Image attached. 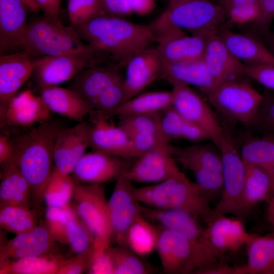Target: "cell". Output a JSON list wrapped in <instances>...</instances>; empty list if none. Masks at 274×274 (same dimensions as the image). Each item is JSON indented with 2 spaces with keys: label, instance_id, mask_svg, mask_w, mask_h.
<instances>
[{
  "label": "cell",
  "instance_id": "cell-1",
  "mask_svg": "<svg viewBox=\"0 0 274 274\" xmlns=\"http://www.w3.org/2000/svg\"><path fill=\"white\" fill-rule=\"evenodd\" d=\"M81 39L92 49L99 64L124 68L129 58L155 42L150 25L133 23L124 18L108 15L98 16L74 27Z\"/></svg>",
  "mask_w": 274,
  "mask_h": 274
},
{
  "label": "cell",
  "instance_id": "cell-2",
  "mask_svg": "<svg viewBox=\"0 0 274 274\" xmlns=\"http://www.w3.org/2000/svg\"><path fill=\"white\" fill-rule=\"evenodd\" d=\"M61 128L48 120L12 140L14 151L10 161L28 181L32 198L38 204L54 168V148Z\"/></svg>",
  "mask_w": 274,
  "mask_h": 274
},
{
  "label": "cell",
  "instance_id": "cell-3",
  "mask_svg": "<svg viewBox=\"0 0 274 274\" xmlns=\"http://www.w3.org/2000/svg\"><path fill=\"white\" fill-rule=\"evenodd\" d=\"M134 194L137 200L146 206L181 210L206 223L217 214L197 184L180 170L161 182L134 187Z\"/></svg>",
  "mask_w": 274,
  "mask_h": 274
},
{
  "label": "cell",
  "instance_id": "cell-4",
  "mask_svg": "<svg viewBox=\"0 0 274 274\" xmlns=\"http://www.w3.org/2000/svg\"><path fill=\"white\" fill-rule=\"evenodd\" d=\"M18 48L33 58L78 53L94 57L92 49L81 39L74 26H64L59 18L44 15L28 22Z\"/></svg>",
  "mask_w": 274,
  "mask_h": 274
},
{
  "label": "cell",
  "instance_id": "cell-5",
  "mask_svg": "<svg viewBox=\"0 0 274 274\" xmlns=\"http://www.w3.org/2000/svg\"><path fill=\"white\" fill-rule=\"evenodd\" d=\"M158 226L156 250L164 273H195L216 263L218 257L205 244Z\"/></svg>",
  "mask_w": 274,
  "mask_h": 274
},
{
  "label": "cell",
  "instance_id": "cell-6",
  "mask_svg": "<svg viewBox=\"0 0 274 274\" xmlns=\"http://www.w3.org/2000/svg\"><path fill=\"white\" fill-rule=\"evenodd\" d=\"M156 20L206 37L217 34L228 22L225 10L213 0H169Z\"/></svg>",
  "mask_w": 274,
  "mask_h": 274
},
{
  "label": "cell",
  "instance_id": "cell-7",
  "mask_svg": "<svg viewBox=\"0 0 274 274\" xmlns=\"http://www.w3.org/2000/svg\"><path fill=\"white\" fill-rule=\"evenodd\" d=\"M72 200L77 215L94 237L93 257L103 254L112 240L104 187L101 184L75 182Z\"/></svg>",
  "mask_w": 274,
  "mask_h": 274
},
{
  "label": "cell",
  "instance_id": "cell-8",
  "mask_svg": "<svg viewBox=\"0 0 274 274\" xmlns=\"http://www.w3.org/2000/svg\"><path fill=\"white\" fill-rule=\"evenodd\" d=\"M207 94L210 104L222 114L246 125L253 123L264 98L241 77L220 83Z\"/></svg>",
  "mask_w": 274,
  "mask_h": 274
},
{
  "label": "cell",
  "instance_id": "cell-9",
  "mask_svg": "<svg viewBox=\"0 0 274 274\" xmlns=\"http://www.w3.org/2000/svg\"><path fill=\"white\" fill-rule=\"evenodd\" d=\"M219 149L221 155L223 190L214 209L218 214L237 217L245 179V163L233 142L226 136Z\"/></svg>",
  "mask_w": 274,
  "mask_h": 274
},
{
  "label": "cell",
  "instance_id": "cell-10",
  "mask_svg": "<svg viewBox=\"0 0 274 274\" xmlns=\"http://www.w3.org/2000/svg\"><path fill=\"white\" fill-rule=\"evenodd\" d=\"M169 84L172 86V106L185 119L203 129L219 148L225 135L210 106L189 85L176 82Z\"/></svg>",
  "mask_w": 274,
  "mask_h": 274
},
{
  "label": "cell",
  "instance_id": "cell-11",
  "mask_svg": "<svg viewBox=\"0 0 274 274\" xmlns=\"http://www.w3.org/2000/svg\"><path fill=\"white\" fill-rule=\"evenodd\" d=\"M33 61L32 75L41 90L72 80L83 69L99 64L94 56L81 53L44 56Z\"/></svg>",
  "mask_w": 274,
  "mask_h": 274
},
{
  "label": "cell",
  "instance_id": "cell-12",
  "mask_svg": "<svg viewBox=\"0 0 274 274\" xmlns=\"http://www.w3.org/2000/svg\"><path fill=\"white\" fill-rule=\"evenodd\" d=\"M133 182L123 175L116 179L108 200V210L112 238L117 244L126 245L128 231L142 214L141 203L134 194Z\"/></svg>",
  "mask_w": 274,
  "mask_h": 274
},
{
  "label": "cell",
  "instance_id": "cell-13",
  "mask_svg": "<svg viewBox=\"0 0 274 274\" xmlns=\"http://www.w3.org/2000/svg\"><path fill=\"white\" fill-rule=\"evenodd\" d=\"M163 61L157 49L147 47L131 56L124 66L125 101L142 92L158 79H162Z\"/></svg>",
  "mask_w": 274,
  "mask_h": 274
},
{
  "label": "cell",
  "instance_id": "cell-14",
  "mask_svg": "<svg viewBox=\"0 0 274 274\" xmlns=\"http://www.w3.org/2000/svg\"><path fill=\"white\" fill-rule=\"evenodd\" d=\"M133 162L131 159L93 150L81 157L72 173L74 179L82 183L102 184L124 174Z\"/></svg>",
  "mask_w": 274,
  "mask_h": 274
},
{
  "label": "cell",
  "instance_id": "cell-15",
  "mask_svg": "<svg viewBox=\"0 0 274 274\" xmlns=\"http://www.w3.org/2000/svg\"><path fill=\"white\" fill-rule=\"evenodd\" d=\"M135 159L123 175L133 183H158L180 170L170 144L154 149Z\"/></svg>",
  "mask_w": 274,
  "mask_h": 274
},
{
  "label": "cell",
  "instance_id": "cell-16",
  "mask_svg": "<svg viewBox=\"0 0 274 274\" xmlns=\"http://www.w3.org/2000/svg\"><path fill=\"white\" fill-rule=\"evenodd\" d=\"M90 123L82 121L66 129H61L54 144V168L70 175L81 157L90 147Z\"/></svg>",
  "mask_w": 274,
  "mask_h": 274
},
{
  "label": "cell",
  "instance_id": "cell-17",
  "mask_svg": "<svg viewBox=\"0 0 274 274\" xmlns=\"http://www.w3.org/2000/svg\"><path fill=\"white\" fill-rule=\"evenodd\" d=\"M208 37L173 27L156 37V47L164 62L194 60L203 57Z\"/></svg>",
  "mask_w": 274,
  "mask_h": 274
},
{
  "label": "cell",
  "instance_id": "cell-18",
  "mask_svg": "<svg viewBox=\"0 0 274 274\" xmlns=\"http://www.w3.org/2000/svg\"><path fill=\"white\" fill-rule=\"evenodd\" d=\"M239 218L217 214L207 223L204 235L210 248L218 257L246 245L252 235Z\"/></svg>",
  "mask_w": 274,
  "mask_h": 274
},
{
  "label": "cell",
  "instance_id": "cell-19",
  "mask_svg": "<svg viewBox=\"0 0 274 274\" xmlns=\"http://www.w3.org/2000/svg\"><path fill=\"white\" fill-rule=\"evenodd\" d=\"M0 110L1 126L25 127L48 120L51 112L41 96L30 90L17 94Z\"/></svg>",
  "mask_w": 274,
  "mask_h": 274
},
{
  "label": "cell",
  "instance_id": "cell-20",
  "mask_svg": "<svg viewBox=\"0 0 274 274\" xmlns=\"http://www.w3.org/2000/svg\"><path fill=\"white\" fill-rule=\"evenodd\" d=\"M90 123V147L94 151L128 158L130 139L118 124L109 121V115L93 109Z\"/></svg>",
  "mask_w": 274,
  "mask_h": 274
},
{
  "label": "cell",
  "instance_id": "cell-21",
  "mask_svg": "<svg viewBox=\"0 0 274 274\" xmlns=\"http://www.w3.org/2000/svg\"><path fill=\"white\" fill-rule=\"evenodd\" d=\"M33 57L21 50L0 56V102L7 104L33 74Z\"/></svg>",
  "mask_w": 274,
  "mask_h": 274
},
{
  "label": "cell",
  "instance_id": "cell-22",
  "mask_svg": "<svg viewBox=\"0 0 274 274\" xmlns=\"http://www.w3.org/2000/svg\"><path fill=\"white\" fill-rule=\"evenodd\" d=\"M55 242L45 225H38L1 246L0 263L52 253Z\"/></svg>",
  "mask_w": 274,
  "mask_h": 274
},
{
  "label": "cell",
  "instance_id": "cell-23",
  "mask_svg": "<svg viewBox=\"0 0 274 274\" xmlns=\"http://www.w3.org/2000/svg\"><path fill=\"white\" fill-rule=\"evenodd\" d=\"M203 58L214 87L227 80L245 76L246 65L230 52L218 33L208 37Z\"/></svg>",
  "mask_w": 274,
  "mask_h": 274
},
{
  "label": "cell",
  "instance_id": "cell-24",
  "mask_svg": "<svg viewBox=\"0 0 274 274\" xmlns=\"http://www.w3.org/2000/svg\"><path fill=\"white\" fill-rule=\"evenodd\" d=\"M141 213L150 221L168 230L180 233L193 241L202 243L209 248L204 228L191 214L178 209H160L141 205Z\"/></svg>",
  "mask_w": 274,
  "mask_h": 274
},
{
  "label": "cell",
  "instance_id": "cell-25",
  "mask_svg": "<svg viewBox=\"0 0 274 274\" xmlns=\"http://www.w3.org/2000/svg\"><path fill=\"white\" fill-rule=\"evenodd\" d=\"M121 70L116 65L110 64H98L84 68L71 80L68 88L92 105L107 87L123 76Z\"/></svg>",
  "mask_w": 274,
  "mask_h": 274
},
{
  "label": "cell",
  "instance_id": "cell-26",
  "mask_svg": "<svg viewBox=\"0 0 274 274\" xmlns=\"http://www.w3.org/2000/svg\"><path fill=\"white\" fill-rule=\"evenodd\" d=\"M27 7L22 0H0V52L18 48L28 22Z\"/></svg>",
  "mask_w": 274,
  "mask_h": 274
},
{
  "label": "cell",
  "instance_id": "cell-27",
  "mask_svg": "<svg viewBox=\"0 0 274 274\" xmlns=\"http://www.w3.org/2000/svg\"><path fill=\"white\" fill-rule=\"evenodd\" d=\"M218 35L230 52L246 65L274 64V54L253 37L223 28Z\"/></svg>",
  "mask_w": 274,
  "mask_h": 274
},
{
  "label": "cell",
  "instance_id": "cell-28",
  "mask_svg": "<svg viewBox=\"0 0 274 274\" xmlns=\"http://www.w3.org/2000/svg\"><path fill=\"white\" fill-rule=\"evenodd\" d=\"M40 96L50 112L79 122L94 109L91 103L69 88L48 87L41 90Z\"/></svg>",
  "mask_w": 274,
  "mask_h": 274
},
{
  "label": "cell",
  "instance_id": "cell-29",
  "mask_svg": "<svg viewBox=\"0 0 274 274\" xmlns=\"http://www.w3.org/2000/svg\"><path fill=\"white\" fill-rule=\"evenodd\" d=\"M162 79L195 86L206 94L214 87L203 58L174 63L163 61Z\"/></svg>",
  "mask_w": 274,
  "mask_h": 274
},
{
  "label": "cell",
  "instance_id": "cell-30",
  "mask_svg": "<svg viewBox=\"0 0 274 274\" xmlns=\"http://www.w3.org/2000/svg\"><path fill=\"white\" fill-rule=\"evenodd\" d=\"M1 176L0 206L30 207V186L17 166L9 161L2 165Z\"/></svg>",
  "mask_w": 274,
  "mask_h": 274
},
{
  "label": "cell",
  "instance_id": "cell-31",
  "mask_svg": "<svg viewBox=\"0 0 274 274\" xmlns=\"http://www.w3.org/2000/svg\"><path fill=\"white\" fill-rule=\"evenodd\" d=\"M247 263L242 274H274V235L253 234L246 245Z\"/></svg>",
  "mask_w": 274,
  "mask_h": 274
},
{
  "label": "cell",
  "instance_id": "cell-32",
  "mask_svg": "<svg viewBox=\"0 0 274 274\" xmlns=\"http://www.w3.org/2000/svg\"><path fill=\"white\" fill-rule=\"evenodd\" d=\"M246 175L238 218L247 215L258 203L268 199L271 185L267 174L260 168L245 163Z\"/></svg>",
  "mask_w": 274,
  "mask_h": 274
},
{
  "label": "cell",
  "instance_id": "cell-33",
  "mask_svg": "<svg viewBox=\"0 0 274 274\" xmlns=\"http://www.w3.org/2000/svg\"><path fill=\"white\" fill-rule=\"evenodd\" d=\"M177 162L185 168L196 166L222 173L220 151L214 144H194L178 147L171 145Z\"/></svg>",
  "mask_w": 274,
  "mask_h": 274
},
{
  "label": "cell",
  "instance_id": "cell-34",
  "mask_svg": "<svg viewBox=\"0 0 274 274\" xmlns=\"http://www.w3.org/2000/svg\"><path fill=\"white\" fill-rule=\"evenodd\" d=\"M160 131L170 142L182 139L197 143L210 140L203 129L185 119L172 106L161 113Z\"/></svg>",
  "mask_w": 274,
  "mask_h": 274
},
{
  "label": "cell",
  "instance_id": "cell-35",
  "mask_svg": "<svg viewBox=\"0 0 274 274\" xmlns=\"http://www.w3.org/2000/svg\"><path fill=\"white\" fill-rule=\"evenodd\" d=\"M67 260L64 257L50 253L0 263L1 274H57Z\"/></svg>",
  "mask_w": 274,
  "mask_h": 274
},
{
  "label": "cell",
  "instance_id": "cell-36",
  "mask_svg": "<svg viewBox=\"0 0 274 274\" xmlns=\"http://www.w3.org/2000/svg\"><path fill=\"white\" fill-rule=\"evenodd\" d=\"M239 152L245 163L260 168L269 177L271 185L269 198L274 192V138L251 139L244 143Z\"/></svg>",
  "mask_w": 274,
  "mask_h": 274
},
{
  "label": "cell",
  "instance_id": "cell-37",
  "mask_svg": "<svg viewBox=\"0 0 274 274\" xmlns=\"http://www.w3.org/2000/svg\"><path fill=\"white\" fill-rule=\"evenodd\" d=\"M172 105L171 91L142 92L124 102L112 116L160 114Z\"/></svg>",
  "mask_w": 274,
  "mask_h": 274
},
{
  "label": "cell",
  "instance_id": "cell-38",
  "mask_svg": "<svg viewBox=\"0 0 274 274\" xmlns=\"http://www.w3.org/2000/svg\"><path fill=\"white\" fill-rule=\"evenodd\" d=\"M158 236V226L154 225L141 214L128 231L126 245L143 258L156 250Z\"/></svg>",
  "mask_w": 274,
  "mask_h": 274
},
{
  "label": "cell",
  "instance_id": "cell-39",
  "mask_svg": "<svg viewBox=\"0 0 274 274\" xmlns=\"http://www.w3.org/2000/svg\"><path fill=\"white\" fill-rule=\"evenodd\" d=\"M112 274H150L154 269L127 246L117 244L106 251Z\"/></svg>",
  "mask_w": 274,
  "mask_h": 274
},
{
  "label": "cell",
  "instance_id": "cell-40",
  "mask_svg": "<svg viewBox=\"0 0 274 274\" xmlns=\"http://www.w3.org/2000/svg\"><path fill=\"white\" fill-rule=\"evenodd\" d=\"M0 226L17 235L32 229L38 224L36 214L30 207L8 205L0 206Z\"/></svg>",
  "mask_w": 274,
  "mask_h": 274
},
{
  "label": "cell",
  "instance_id": "cell-41",
  "mask_svg": "<svg viewBox=\"0 0 274 274\" xmlns=\"http://www.w3.org/2000/svg\"><path fill=\"white\" fill-rule=\"evenodd\" d=\"M75 181L70 175L53 168L45 188L43 201L47 207L64 208L70 205Z\"/></svg>",
  "mask_w": 274,
  "mask_h": 274
},
{
  "label": "cell",
  "instance_id": "cell-42",
  "mask_svg": "<svg viewBox=\"0 0 274 274\" xmlns=\"http://www.w3.org/2000/svg\"><path fill=\"white\" fill-rule=\"evenodd\" d=\"M66 245L76 254L84 252L94 246V237L75 211L70 217L66 226Z\"/></svg>",
  "mask_w": 274,
  "mask_h": 274
},
{
  "label": "cell",
  "instance_id": "cell-43",
  "mask_svg": "<svg viewBox=\"0 0 274 274\" xmlns=\"http://www.w3.org/2000/svg\"><path fill=\"white\" fill-rule=\"evenodd\" d=\"M218 4L225 10L231 23L255 22L259 15V0H219Z\"/></svg>",
  "mask_w": 274,
  "mask_h": 274
},
{
  "label": "cell",
  "instance_id": "cell-44",
  "mask_svg": "<svg viewBox=\"0 0 274 274\" xmlns=\"http://www.w3.org/2000/svg\"><path fill=\"white\" fill-rule=\"evenodd\" d=\"M67 12L72 26L74 27L106 15L101 0H68Z\"/></svg>",
  "mask_w": 274,
  "mask_h": 274
},
{
  "label": "cell",
  "instance_id": "cell-45",
  "mask_svg": "<svg viewBox=\"0 0 274 274\" xmlns=\"http://www.w3.org/2000/svg\"><path fill=\"white\" fill-rule=\"evenodd\" d=\"M125 101L123 76L107 87L92 103L94 109L112 116Z\"/></svg>",
  "mask_w": 274,
  "mask_h": 274
},
{
  "label": "cell",
  "instance_id": "cell-46",
  "mask_svg": "<svg viewBox=\"0 0 274 274\" xmlns=\"http://www.w3.org/2000/svg\"><path fill=\"white\" fill-rule=\"evenodd\" d=\"M186 169L192 173L195 182L210 201L219 196L220 198L223 190L222 173L196 166H190Z\"/></svg>",
  "mask_w": 274,
  "mask_h": 274
},
{
  "label": "cell",
  "instance_id": "cell-47",
  "mask_svg": "<svg viewBox=\"0 0 274 274\" xmlns=\"http://www.w3.org/2000/svg\"><path fill=\"white\" fill-rule=\"evenodd\" d=\"M74 212L71 204L64 208L47 207L45 225L56 242L66 244L67 223Z\"/></svg>",
  "mask_w": 274,
  "mask_h": 274
},
{
  "label": "cell",
  "instance_id": "cell-48",
  "mask_svg": "<svg viewBox=\"0 0 274 274\" xmlns=\"http://www.w3.org/2000/svg\"><path fill=\"white\" fill-rule=\"evenodd\" d=\"M161 113L134 114L119 116L118 125L128 134L139 133H160ZM162 134V133H161Z\"/></svg>",
  "mask_w": 274,
  "mask_h": 274
},
{
  "label": "cell",
  "instance_id": "cell-49",
  "mask_svg": "<svg viewBox=\"0 0 274 274\" xmlns=\"http://www.w3.org/2000/svg\"><path fill=\"white\" fill-rule=\"evenodd\" d=\"M130 147L128 158L134 159L170 141L160 133H139L128 134Z\"/></svg>",
  "mask_w": 274,
  "mask_h": 274
},
{
  "label": "cell",
  "instance_id": "cell-50",
  "mask_svg": "<svg viewBox=\"0 0 274 274\" xmlns=\"http://www.w3.org/2000/svg\"><path fill=\"white\" fill-rule=\"evenodd\" d=\"M94 253V246L88 250L76 254L65 262L58 270L57 274H80L88 270Z\"/></svg>",
  "mask_w": 274,
  "mask_h": 274
},
{
  "label": "cell",
  "instance_id": "cell-51",
  "mask_svg": "<svg viewBox=\"0 0 274 274\" xmlns=\"http://www.w3.org/2000/svg\"><path fill=\"white\" fill-rule=\"evenodd\" d=\"M244 75L267 88L274 90V64L246 65Z\"/></svg>",
  "mask_w": 274,
  "mask_h": 274
},
{
  "label": "cell",
  "instance_id": "cell-52",
  "mask_svg": "<svg viewBox=\"0 0 274 274\" xmlns=\"http://www.w3.org/2000/svg\"><path fill=\"white\" fill-rule=\"evenodd\" d=\"M253 124L257 125L264 130L274 132V99H267L264 96Z\"/></svg>",
  "mask_w": 274,
  "mask_h": 274
},
{
  "label": "cell",
  "instance_id": "cell-53",
  "mask_svg": "<svg viewBox=\"0 0 274 274\" xmlns=\"http://www.w3.org/2000/svg\"><path fill=\"white\" fill-rule=\"evenodd\" d=\"M274 18V0H259V15L255 22L263 32L268 31Z\"/></svg>",
  "mask_w": 274,
  "mask_h": 274
},
{
  "label": "cell",
  "instance_id": "cell-54",
  "mask_svg": "<svg viewBox=\"0 0 274 274\" xmlns=\"http://www.w3.org/2000/svg\"><path fill=\"white\" fill-rule=\"evenodd\" d=\"M106 15L124 18L133 14L127 0H101Z\"/></svg>",
  "mask_w": 274,
  "mask_h": 274
},
{
  "label": "cell",
  "instance_id": "cell-55",
  "mask_svg": "<svg viewBox=\"0 0 274 274\" xmlns=\"http://www.w3.org/2000/svg\"><path fill=\"white\" fill-rule=\"evenodd\" d=\"M133 13L145 16L151 13L156 7V0H127Z\"/></svg>",
  "mask_w": 274,
  "mask_h": 274
},
{
  "label": "cell",
  "instance_id": "cell-56",
  "mask_svg": "<svg viewBox=\"0 0 274 274\" xmlns=\"http://www.w3.org/2000/svg\"><path fill=\"white\" fill-rule=\"evenodd\" d=\"M198 274H242L241 266H232L217 264L198 270Z\"/></svg>",
  "mask_w": 274,
  "mask_h": 274
},
{
  "label": "cell",
  "instance_id": "cell-57",
  "mask_svg": "<svg viewBox=\"0 0 274 274\" xmlns=\"http://www.w3.org/2000/svg\"><path fill=\"white\" fill-rule=\"evenodd\" d=\"M43 15L54 18H59L61 0H36Z\"/></svg>",
  "mask_w": 274,
  "mask_h": 274
},
{
  "label": "cell",
  "instance_id": "cell-58",
  "mask_svg": "<svg viewBox=\"0 0 274 274\" xmlns=\"http://www.w3.org/2000/svg\"><path fill=\"white\" fill-rule=\"evenodd\" d=\"M12 140L6 135H0V163L2 165L9 161L13 153Z\"/></svg>",
  "mask_w": 274,
  "mask_h": 274
},
{
  "label": "cell",
  "instance_id": "cell-59",
  "mask_svg": "<svg viewBox=\"0 0 274 274\" xmlns=\"http://www.w3.org/2000/svg\"><path fill=\"white\" fill-rule=\"evenodd\" d=\"M267 217L274 230V201L269 199L268 200Z\"/></svg>",
  "mask_w": 274,
  "mask_h": 274
},
{
  "label": "cell",
  "instance_id": "cell-60",
  "mask_svg": "<svg viewBox=\"0 0 274 274\" xmlns=\"http://www.w3.org/2000/svg\"><path fill=\"white\" fill-rule=\"evenodd\" d=\"M27 7L29 11L36 13L40 10L36 0H22Z\"/></svg>",
  "mask_w": 274,
  "mask_h": 274
},
{
  "label": "cell",
  "instance_id": "cell-61",
  "mask_svg": "<svg viewBox=\"0 0 274 274\" xmlns=\"http://www.w3.org/2000/svg\"><path fill=\"white\" fill-rule=\"evenodd\" d=\"M272 53L274 54V33L273 35L272 43Z\"/></svg>",
  "mask_w": 274,
  "mask_h": 274
},
{
  "label": "cell",
  "instance_id": "cell-62",
  "mask_svg": "<svg viewBox=\"0 0 274 274\" xmlns=\"http://www.w3.org/2000/svg\"><path fill=\"white\" fill-rule=\"evenodd\" d=\"M269 199L274 201V192L272 194V195L267 200H269Z\"/></svg>",
  "mask_w": 274,
  "mask_h": 274
},
{
  "label": "cell",
  "instance_id": "cell-63",
  "mask_svg": "<svg viewBox=\"0 0 274 274\" xmlns=\"http://www.w3.org/2000/svg\"><path fill=\"white\" fill-rule=\"evenodd\" d=\"M162 3H167L168 2V1L169 0H158Z\"/></svg>",
  "mask_w": 274,
  "mask_h": 274
},
{
  "label": "cell",
  "instance_id": "cell-64",
  "mask_svg": "<svg viewBox=\"0 0 274 274\" xmlns=\"http://www.w3.org/2000/svg\"><path fill=\"white\" fill-rule=\"evenodd\" d=\"M213 1H214L216 3H218V2L219 1V0H213Z\"/></svg>",
  "mask_w": 274,
  "mask_h": 274
}]
</instances>
